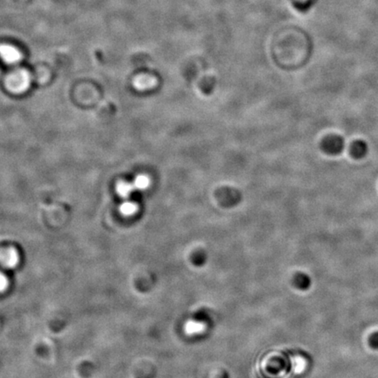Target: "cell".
<instances>
[{
    "label": "cell",
    "mask_w": 378,
    "mask_h": 378,
    "mask_svg": "<svg viewBox=\"0 0 378 378\" xmlns=\"http://www.w3.org/2000/svg\"><path fill=\"white\" fill-rule=\"evenodd\" d=\"M368 151H369V145L367 143L363 140H357L352 144L350 153L352 157H354L355 159H361L367 155Z\"/></svg>",
    "instance_id": "5"
},
{
    "label": "cell",
    "mask_w": 378,
    "mask_h": 378,
    "mask_svg": "<svg viewBox=\"0 0 378 378\" xmlns=\"http://www.w3.org/2000/svg\"><path fill=\"white\" fill-rule=\"evenodd\" d=\"M0 57L8 64H15L21 60L22 55L14 47L3 44L0 45Z\"/></svg>",
    "instance_id": "4"
},
{
    "label": "cell",
    "mask_w": 378,
    "mask_h": 378,
    "mask_svg": "<svg viewBox=\"0 0 378 378\" xmlns=\"http://www.w3.org/2000/svg\"><path fill=\"white\" fill-rule=\"evenodd\" d=\"M120 210L124 215L126 216H130V215H133L134 212L137 210V205L131 201H126L125 203H123L120 207Z\"/></svg>",
    "instance_id": "9"
},
{
    "label": "cell",
    "mask_w": 378,
    "mask_h": 378,
    "mask_svg": "<svg viewBox=\"0 0 378 378\" xmlns=\"http://www.w3.org/2000/svg\"><path fill=\"white\" fill-rule=\"evenodd\" d=\"M134 186L127 182H120L117 187V193L122 197H128L130 193L133 192Z\"/></svg>",
    "instance_id": "7"
},
{
    "label": "cell",
    "mask_w": 378,
    "mask_h": 378,
    "mask_svg": "<svg viewBox=\"0 0 378 378\" xmlns=\"http://www.w3.org/2000/svg\"><path fill=\"white\" fill-rule=\"evenodd\" d=\"M149 178L145 175H140L137 177L135 182H134V188L136 189H140V190H144V189H146L148 186H149Z\"/></svg>",
    "instance_id": "8"
},
{
    "label": "cell",
    "mask_w": 378,
    "mask_h": 378,
    "mask_svg": "<svg viewBox=\"0 0 378 378\" xmlns=\"http://www.w3.org/2000/svg\"><path fill=\"white\" fill-rule=\"evenodd\" d=\"M322 151L329 155H339L344 151V139L338 135L327 137L322 141Z\"/></svg>",
    "instance_id": "2"
},
{
    "label": "cell",
    "mask_w": 378,
    "mask_h": 378,
    "mask_svg": "<svg viewBox=\"0 0 378 378\" xmlns=\"http://www.w3.org/2000/svg\"><path fill=\"white\" fill-rule=\"evenodd\" d=\"M9 287V280L4 273L0 272V293H3Z\"/></svg>",
    "instance_id": "11"
},
{
    "label": "cell",
    "mask_w": 378,
    "mask_h": 378,
    "mask_svg": "<svg viewBox=\"0 0 378 378\" xmlns=\"http://www.w3.org/2000/svg\"><path fill=\"white\" fill-rule=\"evenodd\" d=\"M293 284H294L296 288H298L301 291L307 290L310 287L311 279L310 277L304 273H297L293 279Z\"/></svg>",
    "instance_id": "6"
},
{
    "label": "cell",
    "mask_w": 378,
    "mask_h": 378,
    "mask_svg": "<svg viewBox=\"0 0 378 378\" xmlns=\"http://www.w3.org/2000/svg\"><path fill=\"white\" fill-rule=\"evenodd\" d=\"M20 257L18 250L13 247L0 250V265L4 268L13 269L18 266Z\"/></svg>",
    "instance_id": "3"
},
{
    "label": "cell",
    "mask_w": 378,
    "mask_h": 378,
    "mask_svg": "<svg viewBox=\"0 0 378 378\" xmlns=\"http://www.w3.org/2000/svg\"><path fill=\"white\" fill-rule=\"evenodd\" d=\"M369 342H370L371 348L378 349V332H375L371 334Z\"/></svg>",
    "instance_id": "12"
},
{
    "label": "cell",
    "mask_w": 378,
    "mask_h": 378,
    "mask_svg": "<svg viewBox=\"0 0 378 378\" xmlns=\"http://www.w3.org/2000/svg\"><path fill=\"white\" fill-rule=\"evenodd\" d=\"M186 330L190 333H199L202 330V325L199 322H190L187 324Z\"/></svg>",
    "instance_id": "10"
},
{
    "label": "cell",
    "mask_w": 378,
    "mask_h": 378,
    "mask_svg": "<svg viewBox=\"0 0 378 378\" xmlns=\"http://www.w3.org/2000/svg\"><path fill=\"white\" fill-rule=\"evenodd\" d=\"M30 73L26 69H16L5 80V87L13 94H22L31 85Z\"/></svg>",
    "instance_id": "1"
}]
</instances>
